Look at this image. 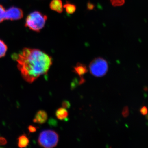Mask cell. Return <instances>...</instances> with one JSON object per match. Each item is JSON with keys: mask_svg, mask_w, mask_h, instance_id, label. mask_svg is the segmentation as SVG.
Listing matches in <instances>:
<instances>
[{"mask_svg": "<svg viewBox=\"0 0 148 148\" xmlns=\"http://www.w3.org/2000/svg\"><path fill=\"white\" fill-rule=\"evenodd\" d=\"M129 109H128V107L125 106L122 112V115L123 117L126 118L129 116Z\"/></svg>", "mask_w": 148, "mask_h": 148, "instance_id": "15", "label": "cell"}, {"mask_svg": "<svg viewBox=\"0 0 148 148\" xmlns=\"http://www.w3.org/2000/svg\"><path fill=\"white\" fill-rule=\"evenodd\" d=\"M28 130H29V131L30 132H35L37 130L36 127L32 126V125L29 126L28 127Z\"/></svg>", "mask_w": 148, "mask_h": 148, "instance_id": "19", "label": "cell"}, {"mask_svg": "<svg viewBox=\"0 0 148 148\" xmlns=\"http://www.w3.org/2000/svg\"><path fill=\"white\" fill-rule=\"evenodd\" d=\"M88 9H90V8H91V9L92 8V7H93V6H92V4H88Z\"/></svg>", "mask_w": 148, "mask_h": 148, "instance_id": "20", "label": "cell"}, {"mask_svg": "<svg viewBox=\"0 0 148 148\" xmlns=\"http://www.w3.org/2000/svg\"><path fill=\"white\" fill-rule=\"evenodd\" d=\"M47 18V16L40 12H33L26 18L25 26L33 31L39 32L45 27Z\"/></svg>", "mask_w": 148, "mask_h": 148, "instance_id": "2", "label": "cell"}, {"mask_svg": "<svg viewBox=\"0 0 148 148\" xmlns=\"http://www.w3.org/2000/svg\"><path fill=\"white\" fill-rule=\"evenodd\" d=\"M71 103L69 101H63L62 103V108L67 109L70 108L71 107Z\"/></svg>", "mask_w": 148, "mask_h": 148, "instance_id": "17", "label": "cell"}, {"mask_svg": "<svg viewBox=\"0 0 148 148\" xmlns=\"http://www.w3.org/2000/svg\"><path fill=\"white\" fill-rule=\"evenodd\" d=\"M66 9V12L69 14H72L75 12L76 7L75 5L71 3H67L64 6Z\"/></svg>", "mask_w": 148, "mask_h": 148, "instance_id": "11", "label": "cell"}, {"mask_svg": "<svg viewBox=\"0 0 148 148\" xmlns=\"http://www.w3.org/2000/svg\"><path fill=\"white\" fill-rule=\"evenodd\" d=\"M59 141L58 133L54 130H44L40 134L38 143L41 147L45 148H52L57 146Z\"/></svg>", "mask_w": 148, "mask_h": 148, "instance_id": "3", "label": "cell"}, {"mask_svg": "<svg viewBox=\"0 0 148 148\" xmlns=\"http://www.w3.org/2000/svg\"><path fill=\"white\" fill-rule=\"evenodd\" d=\"M56 115L57 118L60 120H66L69 116V112L67 109L63 108H59L56 111Z\"/></svg>", "mask_w": 148, "mask_h": 148, "instance_id": "9", "label": "cell"}, {"mask_svg": "<svg viewBox=\"0 0 148 148\" xmlns=\"http://www.w3.org/2000/svg\"><path fill=\"white\" fill-rule=\"evenodd\" d=\"M23 16V11L18 8L11 7L5 10V20H19Z\"/></svg>", "mask_w": 148, "mask_h": 148, "instance_id": "5", "label": "cell"}, {"mask_svg": "<svg viewBox=\"0 0 148 148\" xmlns=\"http://www.w3.org/2000/svg\"><path fill=\"white\" fill-rule=\"evenodd\" d=\"M140 112L143 115L145 116L148 114V110L147 108L145 106H143L140 110Z\"/></svg>", "mask_w": 148, "mask_h": 148, "instance_id": "16", "label": "cell"}, {"mask_svg": "<svg viewBox=\"0 0 148 148\" xmlns=\"http://www.w3.org/2000/svg\"><path fill=\"white\" fill-rule=\"evenodd\" d=\"M18 145L20 148L26 147L29 145V140L25 135H22L18 138Z\"/></svg>", "mask_w": 148, "mask_h": 148, "instance_id": "10", "label": "cell"}, {"mask_svg": "<svg viewBox=\"0 0 148 148\" xmlns=\"http://www.w3.org/2000/svg\"><path fill=\"white\" fill-rule=\"evenodd\" d=\"M51 9L61 13L63 11V3L61 0H52L49 4Z\"/></svg>", "mask_w": 148, "mask_h": 148, "instance_id": "7", "label": "cell"}, {"mask_svg": "<svg viewBox=\"0 0 148 148\" xmlns=\"http://www.w3.org/2000/svg\"><path fill=\"white\" fill-rule=\"evenodd\" d=\"M5 10L2 5H0V23L5 20Z\"/></svg>", "mask_w": 148, "mask_h": 148, "instance_id": "14", "label": "cell"}, {"mask_svg": "<svg viewBox=\"0 0 148 148\" xmlns=\"http://www.w3.org/2000/svg\"><path fill=\"white\" fill-rule=\"evenodd\" d=\"M7 141L5 138L0 137V147L6 145Z\"/></svg>", "mask_w": 148, "mask_h": 148, "instance_id": "18", "label": "cell"}, {"mask_svg": "<svg viewBox=\"0 0 148 148\" xmlns=\"http://www.w3.org/2000/svg\"><path fill=\"white\" fill-rule=\"evenodd\" d=\"M12 56L17 62V68L23 79L29 83L47 73L52 64L50 56L36 49L25 48Z\"/></svg>", "mask_w": 148, "mask_h": 148, "instance_id": "1", "label": "cell"}, {"mask_svg": "<svg viewBox=\"0 0 148 148\" xmlns=\"http://www.w3.org/2000/svg\"><path fill=\"white\" fill-rule=\"evenodd\" d=\"M48 119L47 114L45 111L40 110L37 112L33 120L35 123L42 124L45 123Z\"/></svg>", "mask_w": 148, "mask_h": 148, "instance_id": "6", "label": "cell"}, {"mask_svg": "<svg viewBox=\"0 0 148 148\" xmlns=\"http://www.w3.org/2000/svg\"><path fill=\"white\" fill-rule=\"evenodd\" d=\"M7 49L6 45L3 41L0 40V58L3 57L5 55Z\"/></svg>", "mask_w": 148, "mask_h": 148, "instance_id": "12", "label": "cell"}, {"mask_svg": "<svg viewBox=\"0 0 148 148\" xmlns=\"http://www.w3.org/2000/svg\"><path fill=\"white\" fill-rule=\"evenodd\" d=\"M88 71L86 66L84 64L79 63L74 67L73 72L80 77H82L87 73Z\"/></svg>", "mask_w": 148, "mask_h": 148, "instance_id": "8", "label": "cell"}, {"mask_svg": "<svg viewBox=\"0 0 148 148\" xmlns=\"http://www.w3.org/2000/svg\"><path fill=\"white\" fill-rule=\"evenodd\" d=\"M108 62L104 58L97 57L90 62L89 66L90 73L93 76L101 77L106 75L108 71Z\"/></svg>", "mask_w": 148, "mask_h": 148, "instance_id": "4", "label": "cell"}, {"mask_svg": "<svg viewBox=\"0 0 148 148\" xmlns=\"http://www.w3.org/2000/svg\"><path fill=\"white\" fill-rule=\"evenodd\" d=\"M146 118L147 119V120H148V114L146 115Z\"/></svg>", "mask_w": 148, "mask_h": 148, "instance_id": "22", "label": "cell"}, {"mask_svg": "<svg viewBox=\"0 0 148 148\" xmlns=\"http://www.w3.org/2000/svg\"><path fill=\"white\" fill-rule=\"evenodd\" d=\"M144 90L145 91H147L148 90V88L147 86H145L144 88Z\"/></svg>", "mask_w": 148, "mask_h": 148, "instance_id": "21", "label": "cell"}, {"mask_svg": "<svg viewBox=\"0 0 148 148\" xmlns=\"http://www.w3.org/2000/svg\"><path fill=\"white\" fill-rule=\"evenodd\" d=\"M111 3L114 6H121L123 5L125 2V0H110Z\"/></svg>", "mask_w": 148, "mask_h": 148, "instance_id": "13", "label": "cell"}]
</instances>
